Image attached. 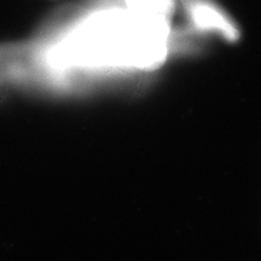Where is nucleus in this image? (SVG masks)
I'll use <instances>...</instances> for the list:
<instances>
[{"label": "nucleus", "mask_w": 261, "mask_h": 261, "mask_svg": "<svg viewBox=\"0 0 261 261\" xmlns=\"http://www.w3.org/2000/svg\"><path fill=\"white\" fill-rule=\"evenodd\" d=\"M129 2L130 3H132V4H134V5H136V6H142L143 5V3L145 2V0H129Z\"/></svg>", "instance_id": "obj_2"}, {"label": "nucleus", "mask_w": 261, "mask_h": 261, "mask_svg": "<svg viewBox=\"0 0 261 261\" xmlns=\"http://www.w3.org/2000/svg\"><path fill=\"white\" fill-rule=\"evenodd\" d=\"M192 14L195 23L203 30L216 31L228 40H236L240 36L234 23L215 6L198 4L193 7Z\"/></svg>", "instance_id": "obj_1"}]
</instances>
